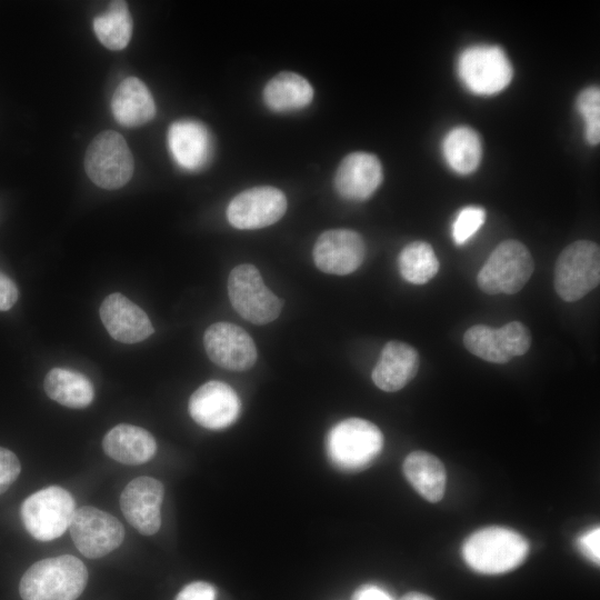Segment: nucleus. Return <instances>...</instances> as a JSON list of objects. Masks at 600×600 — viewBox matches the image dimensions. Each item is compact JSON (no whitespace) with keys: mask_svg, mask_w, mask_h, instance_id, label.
Returning a JSON list of instances; mask_svg holds the SVG:
<instances>
[{"mask_svg":"<svg viewBox=\"0 0 600 600\" xmlns=\"http://www.w3.org/2000/svg\"><path fill=\"white\" fill-rule=\"evenodd\" d=\"M216 588L206 581H194L181 589L176 600H214Z\"/></svg>","mask_w":600,"mask_h":600,"instance_id":"nucleus-34","label":"nucleus"},{"mask_svg":"<svg viewBox=\"0 0 600 600\" xmlns=\"http://www.w3.org/2000/svg\"><path fill=\"white\" fill-rule=\"evenodd\" d=\"M418 351L408 343L389 341L382 349L371 378L374 384L387 392L401 390L417 374Z\"/></svg>","mask_w":600,"mask_h":600,"instance_id":"nucleus-19","label":"nucleus"},{"mask_svg":"<svg viewBox=\"0 0 600 600\" xmlns=\"http://www.w3.org/2000/svg\"><path fill=\"white\" fill-rule=\"evenodd\" d=\"M168 146L174 161L183 169H202L212 152L208 129L194 120L173 122L168 130Z\"/></svg>","mask_w":600,"mask_h":600,"instance_id":"nucleus-18","label":"nucleus"},{"mask_svg":"<svg viewBox=\"0 0 600 600\" xmlns=\"http://www.w3.org/2000/svg\"><path fill=\"white\" fill-rule=\"evenodd\" d=\"M402 469L408 482L422 498L430 502L442 499L447 473L436 456L426 451H413L406 457Z\"/></svg>","mask_w":600,"mask_h":600,"instance_id":"nucleus-22","label":"nucleus"},{"mask_svg":"<svg viewBox=\"0 0 600 600\" xmlns=\"http://www.w3.org/2000/svg\"><path fill=\"white\" fill-rule=\"evenodd\" d=\"M578 549L583 553L584 557L590 559L592 562L599 564L600 561V529L594 527L583 534H581L577 540Z\"/></svg>","mask_w":600,"mask_h":600,"instance_id":"nucleus-33","label":"nucleus"},{"mask_svg":"<svg viewBox=\"0 0 600 600\" xmlns=\"http://www.w3.org/2000/svg\"><path fill=\"white\" fill-rule=\"evenodd\" d=\"M102 448L111 459L123 464L138 466L154 456L157 442L146 429L120 423L106 433Z\"/></svg>","mask_w":600,"mask_h":600,"instance_id":"nucleus-20","label":"nucleus"},{"mask_svg":"<svg viewBox=\"0 0 600 600\" xmlns=\"http://www.w3.org/2000/svg\"><path fill=\"white\" fill-rule=\"evenodd\" d=\"M111 111L121 126L139 127L154 117L156 104L147 86L136 77H128L112 96Z\"/></svg>","mask_w":600,"mask_h":600,"instance_id":"nucleus-21","label":"nucleus"},{"mask_svg":"<svg viewBox=\"0 0 600 600\" xmlns=\"http://www.w3.org/2000/svg\"><path fill=\"white\" fill-rule=\"evenodd\" d=\"M577 109L584 122V137L590 144L600 141V90L591 86L583 89L577 98Z\"/></svg>","mask_w":600,"mask_h":600,"instance_id":"nucleus-29","label":"nucleus"},{"mask_svg":"<svg viewBox=\"0 0 600 600\" xmlns=\"http://www.w3.org/2000/svg\"><path fill=\"white\" fill-rule=\"evenodd\" d=\"M69 529L74 546L89 559L107 556L124 538V528L116 517L89 506L76 509Z\"/></svg>","mask_w":600,"mask_h":600,"instance_id":"nucleus-10","label":"nucleus"},{"mask_svg":"<svg viewBox=\"0 0 600 600\" xmlns=\"http://www.w3.org/2000/svg\"><path fill=\"white\" fill-rule=\"evenodd\" d=\"M163 484L151 477L131 480L120 496V508L126 520L144 536L154 534L161 526L160 508Z\"/></svg>","mask_w":600,"mask_h":600,"instance_id":"nucleus-15","label":"nucleus"},{"mask_svg":"<svg viewBox=\"0 0 600 600\" xmlns=\"http://www.w3.org/2000/svg\"><path fill=\"white\" fill-rule=\"evenodd\" d=\"M529 542L519 532L503 527H487L470 534L461 553L470 569L499 574L519 567L527 558Z\"/></svg>","mask_w":600,"mask_h":600,"instance_id":"nucleus-2","label":"nucleus"},{"mask_svg":"<svg viewBox=\"0 0 600 600\" xmlns=\"http://www.w3.org/2000/svg\"><path fill=\"white\" fill-rule=\"evenodd\" d=\"M43 387L50 399L74 409L86 408L94 397L93 386L84 374L64 368L51 369Z\"/></svg>","mask_w":600,"mask_h":600,"instance_id":"nucleus-23","label":"nucleus"},{"mask_svg":"<svg viewBox=\"0 0 600 600\" xmlns=\"http://www.w3.org/2000/svg\"><path fill=\"white\" fill-rule=\"evenodd\" d=\"M21 471L18 457L10 450L0 447V494L6 492Z\"/></svg>","mask_w":600,"mask_h":600,"instance_id":"nucleus-32","label":"nucleus"},{"mask_svg":"<svg viewBox=\"0 0 600 600\" xmlns=\"http://www.w3.org/2000/svg\"><path fill=\"white\" fill-rule=\"evenodd\" d=\"M313 98L311 84L302 76L284 71L270 79L263 89V100L273 111L284 112L307 107Z\"/></svg>","mask_w":600,"mask_h":600,"instance_id":"nucleus-24","label":"nucleus"},{"mask_svg":"<svg viewBox=\"0 0 600 600\" xmlns=\"http://www.w3.org/2000/svg\"><path fill=\"white\" fill-rule=\"evenodd\" d=\"M100 318L109 334L123 343L140 342L153 333L147 313L119 292L109 294L102 301Z\"/></svg>","mask_w":600,"mask_h":600,"instance_id":"nucleus-16","label":"nucleus"},{"mask_svg":"<svg viewBox=\"0 0 600 600\" xmlns=\"http://www.w3.org/2000/svg\"><path fill=\"white\" fill-rule=\"evenodd\" d=\"M132 18L124 1H112L108 10L93 19L99 41L110 50H121L132 36Z\"/></svg>","mask_w":600,"mask_h":600,"instance_id":"nucleus-26","label":"nucleus"},{"mask_svg":"<svg viewBox=\"0 0 600 600\" xmlns=\"http://www.w3.org/2000/svg\"><path fill=\"white\" fill-rule=\"evenodd\" d=\"M502 351L511 359L524 354L531 346L529 329L519 321H511L496 329Z\"/></svg>","mask_w":600,"mask_h":600,"instance_id":"nucleus-30","label":"nucleus"},{"mask_svg":"<svg viewBox=\"0 0 600 600\" xmlns=\"http://www.w3.org/2000/svg\"><path fill=\"white\" fill-rule=\"evenodd\" d=\"M74 511L73 497L59 486L47 487L30 494L20 509L26 530L39 541H51L62 536Z\"/></svg>","mask_w":600,"mask_h":600,"instance_id":"nucleus-6","label":"nucleus"},{"mask_svg":"<svg viewBox=\"0 0 600 600\" xmlns=\"http://www.w3.org/2000/svg\"><path fill=\"white\" fill-rule=\"evenodd\" d=\"M228 294L234 310L251 323H269L279 317L282 309V301L264 284L259 270L250 263L239 264L231 270Z\"/></svg>","mask_w":600,"mask_h":600,"instance_id":"nucleus-9","label":"nucleus"},{"mask_svg":"<svg viewBox=\"0 0 600 600\" xmlns=\"http://www.w3.org/2000/svg\"><path fill=\"white\" fill-rule=\"evenodd\" d=\"M132 153L124 138L113 130L100 132L90 142L84 156V169L91 181L102 189L123 187L132 177Z\"/></svg>","mask_w":600,"mask_h":600,"instance_id":"nucleus-8","label":"nucleus"},{"mask_svg":"<svg viewBox=\"0 0 600 600\" xmlns=\"http://www.w3.org/2000/svg\"><path fill=\"white\" fill-rule=\"evenodd\" d=\"M599 282V246L589 240L567 246L556 261L553 286L557 294L567 302L578 301Z\"/></svg>","mask_w":600,"mask_h":600,"instance_id":"nucleus-5","label":"nucleus"},{"mask_svg":"<svg viewBox=\"0 0 600 600\" xmlns=\"http://www.w3.org/2000/svg\"><path fill=\"white\" fill-rule=\"evenodd\" d=\"M203 346L210 360L227 370H248L257 360L252 338L233 323L217 322L209 326L203 334Z\"/></svg>","mask_w":600,"mask_h":600,"instance_id":"nucleus-12","label":"nucleus"},{"mask_svg":"<svg viewBox=\"0 0 600 600\" xmlns=\"http://www.w3.org/2000/svg\"><path fill=\"white\" fill-rule=\"evenodd\" d=\"M18 299L16 283L0 271V311H7L13 307Z\"/></svg>","mask_w":600,"mask_h":600,"instance_id":"nucleus-35","label":"nucleus"},{"mask_svg":"<svg viewBox=\"0 0 600 600\" xmlns=\"http://www.w3.org/2000/svg\"><path fill=\"white\" fill-rule=\"evenodd\" d=\"M398 268L406 281L424 284L437 274L439 261L430 243L413 241L400 251Z\"/></svg>","mask_w":600,"mask_h":600,"instance_id":"nucleus-27","label":"nucleus"},{"mask_svg":"<svg viewBox=\"0 0 600 600\" xmlns=\"http://www.w3.org/2000/svg\"><path fill=\"white\" fill-rule=\"evenodd\" d=\"M382 181L379 159L368 152H352L342 159L336 176L334 188L344 199L362 201L370 198Z\"/></svg>","mask_w":600,"mask_h":600,"instance_id":"nucleus-17","label":"nucleus"},{"mask_svg":"<svg viewBox=\"0 0 600 600\" xmlns=\"http://www.w3.org/2000/svg\"><path fill=\"white\" fill-rule=\"evenodd\" d=\"M366 246L362 237L350 229L327 230L317 239L312 257L318 269L326 273L344 276L362 263Z\"/></svg>","mask_w":600,"mask_h":600,"instance_id":"nucleus-14","label":"nucleus"},{"mask_svg":"<svg viewBox=\"0 0 600 600\" xmlns=\"http://www.w3.org/2000/svg\"><path fill=\"white\" fill-rule=\"evenodd\" d=\"M463 344L472 354L492 362L507 363L510 358L502 351L496 329L486 324L470 327L463 334Z\"/></svg>","mask_w":600,"mask_h":600,"instance_id":"nucleus-28","label":"nucleus"},{"mask_svg":"<svg viewBox=\"0 0 600 600\" xmlns=\"http://www.w3.org/2000/svg\"><path fill=\"white\" fill-rule=\"evenodd\" d=\"M351 600H393L384 590L373 584H364L358 588Z\"/></svg>","mask_w":600,"mask_h":600,"instance_id":"nucleus-36","label":"nucleus"},{"mask_svg":"<svg viewBox=\"0 0 600 600\" xmlns=\"http://www.w3.org/2000/svg\"><path fill=\"white\" fill-rule=\"evenodd\" d=\"M287 204L281 190L270 186L254 187L230 201L227 219L237 229H260L277 222L284 214Z\"/></svg>","mask_w":600,"mask_h":600,"instance_id":"nucleus-11","label":"nucleus"},{"mask_svg":"<svg viewBox=\"0 0 600 600\" xmlns=\"http://www.w3.org/2000/svg\"><path fill=\"white\" fill-rule=\"evenodd\" d=\"M399 600H434V599L431 598L428 594L417 592V591H412V592L406 593Z\"/></svg>","mask_w":600,"mask_h":600,"instance_id":"nucleus-37","label":"nucleus"},{"mask_svg":"<svg viewBox=\"0 0 600 600\" xmlns=\"http://www.w3.org/2000/svg\"><path fill=\"white\" fill-rule=\"evenodd\" d=\"M441 148L447 164L459 174L473 172L481 161V140L469 127L460 126L448 131Z\"/></svg>","mask_w":600,"mask_h":600,"instance_id":"nucleus-25","label":"nucleus"},{"mask_svg":"<svg viewBox=\"0 0 600 600\" xmlns=\"http://www.w3.org/2000/svg\"><path fill=\"white\" fill-rule=\"evenodd\" d=\"M533 260L527 247L509 239L499 243L477 276L479 288L487 294H514L529 281Z\"/></svg>","mask_w":600,"mask_h":600,"instance_id":"nucleus-4","label":"nucleus"},{"mask_svg":"<svg viewBox=\"0 0 600 600\" xmlns=\"http://www.w3.org/2000/svg\"><path fill=\"white\" fill-rule=\"evenodd\" d=\"M486 210L478 206H468L459 210L451 227L452 240L462 246L469 241L486 221Z\"/></svg>","mask_w":600,"mask_h":600,"instance_id":"nucleus-31","label":"nucleus"},{"mask_svg":"<svg viewBox=\"0 0 600 600\" xmlns=\"http://www.w3.org/2000/svg\"><path fill=\"white\" fill-rule=\"evenodd\" d=\"M457 72L462 84L479 96H491L504 90L513 76L506 52L491 44L464 49L458 58Z\"/></svg>","mask_w":600,"mask_h":600,"instance_id":"nucleus-7","label":"nucleus"},{"mask_svg":"<svg viewBox=\"0 0 600 600\" xmlns=\"http://www.w3.org/2000/svg\"><path fill=\"white\" fill-rule=\"evenodd\" d=\"M87 581L88 571L83 562L64 554L34 562L23 573L19 593L22 600H76Z\"/></svg>","mask_w":600,"mask_h":600,"instance_id":"nucleus-1","label":"nucleus"},{"mask_svg":"<svg viewBox=\"0 0 600 600\" xmlns=\"http://www.w3.org/2000/svg\"><path fill=\"white\" fill-rule=\"evenodd\" d=\"M383 436L372 422L348 418L334 424L326 437V452L330 463L343 472L368 468L380 454Z\"/></svg>","mask_w":600,"mask_h":600,"instance_id":"nucleus-3","label":"nucleus"},{"mask_svg":"<svg viewBox=\"0 0 600 600\" xmlns=\"http://www.w3.org/2000/svg\"><path fill=\"white\" fill-rule=\"evenodd\" d=\"M188 410L199 426L210 430H221L239 418L241 402L229 384L211 380L191 394Z\"/></svg>","mask_w":600,"mask_h":600,"instance_id":"nucleus-13","label":"nucleus"}]
</instances>
